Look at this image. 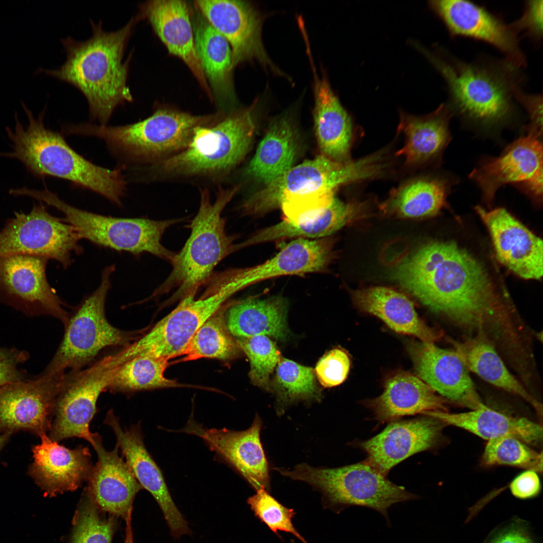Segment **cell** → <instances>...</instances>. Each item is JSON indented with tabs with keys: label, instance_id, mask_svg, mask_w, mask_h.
<instances>
[{
	"label": "cell",
	"instance_id": "1",
	"mask_svg": "<svg viewBox=\"0 0 543 543\" xmlns=\"http://www.w3.org/2000/svg\"><path fill=\"white\" fill-rule=\"evenodd\" d=\"M391 277L433 312L502 354L525 344L530 328L485 266L454 241H432L403 257Z\"/></svg>",
	"mask_w": 543,
	"mask_h": 543
},
{
	"label": "cell",
	"instance_id": "2",
	"mask_svg": "<svg viewBox=\"0 0 543 543\" xmlns=\"http://www.w3.org/2000/svg\"><path fill=\"white\" fill-rule=\"evenodd\" d=\"M139 19L132 18L116 31L103 30L102 22L92 20V35L84 41L70 37L61 39L66 53L64 63L57 69L39 68L42 72L67 82L85 97L90 117L107 125L115 109L133 101L127 85L131 56L125 61V49L133 27Z\"/></svg>",
	"mask_w": 543,
	"mask_h": 543
},
{
	"label": "cell",
	"instance_id": "3",
	"mask_svg": "<svg viewBox=\"0 0 543 543\" xmlns=\"http://www.w3.org/2000/svg\"><path fill=\"white\" fill-rule=\"evenodd\" d=\"M28 125L24 127L15 113L14 130L6 128L13 151L1 156L20 160L34 176H53L89 190L121 206L127 181L122 171L96 165L76 152L59 133L45 127V110L35 119L23 102Z\"/></svg>",
	"mask_w": 543,
	"mask_h": 543
},
{
	"label": "cell",
	"instance_id": "4",
	"mask_svg": "<svg viewBox=\"0 0 543 543\" xmlns=\"http://www.w3.org/2000/svg\"><path fill=\"white\" fill-rule=\"evenodd\" d=\"M219 114L194 115L171 109H159L140 121L121 126L88 123L68 124L66 135L94 137L104 141L117 162V168L126 178L139 169H149L184 149L195 129L212 124Z\"/></svg>",
	"mask_w": 543,
	"mask_h": 543
},
{
	"label": "cell",
	"instance_id": "5",
	"mask_svg": "<svg viewBox=\"0 0 543 543\" xmlns=\"http://www.w3.org/2000/svg\"><path fill=\"white\" fill-rule=\"evenodd\" d=\"M445 79L451 106L466 118L485 126L507 121L521 90L520 68L505 60L468 63L441 58L419 48Z\"/></svg>",
	"mask_w": 543,
	"mask_h": 543
},
{
	"label": "cell",
	"instance_id": "6",
	"mask_svg": "<svg viewBox=\"0 0 543 543\" xmlns=\"http://www.w3.org/2000/svg\"><path fill=\"white\" fill-rule=\"evenodd\" d=\"M237 190V187L220 188L214 202L207 190L201 191L200 206L190 225V235L175 254L170 262L171 271L155 294L176 288L178 296L195 295L216 266L235 250L234 237L226 233L222 215Z\"/></svg>",
	"mask_w": 543,
	"mask_h": 543
},
{
	"label": "cell",
	"instance_id": "7",
	"mask_svg": "<svg viewBox=\"0 0 543 543\" xmlns=\"http://www.w3.org/2000/svg\"><path fill=\"white\" fill-rule=\"evenodd\" d=\"M254 105L197 127L188 145L149 170L181 176L225 175L247 153L255 130Z\"/></svg>",
	"mask_w": 543,
	"mask_h": 543
},
{
	"label": "cell",
	"instance_id": "8",
	"mask_svg": "<svg viewBox=\"0 0 543 543\" xmlns=\"http://www.w3.org/2000/svg\"><path fill=\"white\" fill-rule=\"evenodd\" d=\"M283 476L310 484L323 495L326 508L339 513L351 506L372 508L388 520L393 504L418 498L390 481L368 462L332 469L312 467L306 464L293 470L276 468Z\"/></svg>",
	"mask_w": 543,
	"mask_h": 543
},
{
	"label": "cell",
	"instance_id": "9",
	"mask_svg": "<svg viewBox=\"0 0 543 543\" xmlns=\"http://www.w3.org/2000/svg\"><path fill=\"white\" fill-rule=\"evenodd\" d=\"M115 269L114 265L106 267L98 288L69 315L61 342L42 375L65 372L68 369L82 370L94 363L104 349L124 347L139 337L137 332L120 329L107 318L105 304L111 286L110 277Z\"/></svg>",
	"mask_w": 543,
	"mask_h": 543
},
{
	"label": "cell",
	"instance_id": "10",
	"mask_svg": "<svg viewBox=\"0 0 543 543\" xmlns=\"http://www.w3.org/2000/svg\"><path fill=\"white\" fill-rule=\"evenodd\" d=\"M25 194L61 211L64 220L75 228L81 239L136 255L148 252L170 262L175 255L162 245L161 238L168 227L179 221L177 219L154 220L99 215L71 206L47 188L41 191L28 189Z\"/></svg>",
	"mask_w": 543,
	"mask_h": 543
},
{
	"label": "cell",
	"instance_id": "11",
	"mask_svg": "<svg viewBox=\"0 0 543 543\" xmlns=\"http://www.w3.org/2000/svg\"><path fill=\"white\" fill-rule=\"evenodd\" d=\"M382 164L375 154L356 161L339 162L321 155L293 166L281 176L249 197L242 209L250 215H261L280 208L287 201L379 177Z\"/></svg>",
	"mask_w": 543,
	"mask_h": 543
},
{
	"label": "cell",
	"instance_id": "12",
	"mask_svg": "<svg viewBox=\"0 0 543 543\" xmlns=\"http://www.w3.org/2000/svg\"><path fill=\"white\" fill-rule=\"evenodd\" d=\"M212 286L204 297L198 299L194 295L185 297L147 332L113 354L116 364L119 365L139 356L169 359L181 355L198 329L235 294L231 284L224 280Z\"/></svg>",
	"mask_w": 543,
	"mask_h": 543
},
{
	"label": "cell",
	"instance_id": "13",
	"mask_svg": "<svg viewBox=\"0 0 543 543\" xmlns=\"http://www.w3.org/2000/svg\"><path fill=\"white\" fill-rule=\"evenodd\" d=\"M75 228L50 214L42 202L27 214L16 212L0 231V256L27 254L59 262L64 268L72 261L73 253L82 249Z\"/></svg>",
	"mask_w": 543,
	"mask_h": 543
},
{
	"label": "cell",
	"instance_id": "14",
	"mask_svg": "<svg viewBox=\"0 0 543 543\" xmlns=\"http://www.w3.org/2000/svg\"><path fill=\"white\" fill-rule=\"evenodd\" d=\"M115 368L108 355L84 370L67 373L54 406L49 430L52 440L78 437L93 445L89 424L97 412L98 399L108 390Z\"/></svg>",
	"mask_w": 543,
	"mask_h": 543
},
{
	"label": "cell",
	"instance_id": "15",
	"mask_svg": "<svg viewBox=\"0 0 543 543\" xmlns=\"http://www.w3.org/2000/svg\"><path fill=\"white\" fill-rule=\"evenodd\" d=\"M540 135L528 132L496 157L486 159L470 174L489 204L502 186L515 185L537 201L542 196V145Z\"/></svg>",
	"mask_w": 543,
	"mask_h": 543
},
{
	"label": "cell",
	"instance_id": "16",
	"mask_svg": "<svg viewBox=\"0 0 543 543\" xmlns=\"http://www.w3.org/2000/svg\"><path fill=\"white\" fill-rule=\"evenodd\" d=\"M48 260L27 254L0 256V302L28 315H50L65 326L70 314L48 282Z\"/></svg>",
	"mask_w": 543,
	"mask_h": 543
},
{
	"label": "cell",
	"instance_id": "17",
	"mask_svg": "<svg viewBox=\"0 0 543 543\" xmlns=\"http://www.w3.org/2000/svg\"><path fill=\"white\" fill-rule=\"evenodd\" d=\"M67 373L42 375L0 387V432L29 430L39 436L51 426L55 402Z\"/></svg>",
	"mask_w": 543,
	"mask_h": 543
},
{
	"label": "cell",
	"instance_id": "18",
	"mask_svg": "<svg viewBox=\"0 0 543 543\" xmlns=\"http://www.w3.org/2000/svg\"><path fill=\"white\" fill-rule=\"evenodd\" d=\"M195 5L208 23L229 43L232 70L240 63L256 60L264 67L283 75L268 55L262 40V18L243 1L201 0Z\"/></svg>",
	"mask_w": 543,
	"mask_h": 543
},
{
	"label": "cell",
	"instance_id": "19",
	"mask_svg": "<svg viewBox=\"0 0 543 543\" xmlns=\"http://www.w3.org/2000/svg\"><path fill=\"white\" fill-rule=\"evenodd\" d=\"M261 424L256 414L245 430L208 428L191 415L186 426L178 431L201 438L218 458L234 468L256 491H268V465L260 440Z\"/></svg>",
	"mask_w": 543,
	"mask_h": 543
},
{
	"label": "cell",
	"instance_id": "20",
	"mask_svg": "<svg viewBox=\"0 0 543 543\" xmlns=\"http://www.w3.org/2000/svg\"><path fill=\"white\" fill-rule=\"evenodd\" d=\"M451 36L469 37L485 42L502 52L506 61L519 68L526 65L518 34L510 24L486 8L468 1L429 2Z\"/></svg>",
	"mask_w": 543,
	"mask_h": 543
},
{
	"label": "cell",
	"instance_id": "21",
	"mask_svg": "<svg viewBox=\"0 0 543 543\" xmlns=\"http://www.w3.org/2000/svg\"><path fill=\"white\" fill-rule=\"evenodd\" d=\"M104 422L114 432L116 444L139 483L159 505L172 536L176 538L190 534L188 523L173 501L161 471L145 447L140 422L123 428L112 409Z\"/></svg>",
	"mask_w": 543,
	"mask_h": 543
},
{
	"label": "cell",
	"instance_id": "22",
	"mask_svg": "<svg viewBox=\"0 0 543 543\" xmlns=\"http://www.w3.org/2000/svg\"><path fill=\"white\" fill-rule=\"evenodd\" d=\"M408 351L418 376L441 396L471 410L484 405L469 370L454 349L414 341L408 345Z\"/></svg>",
	"mask_w": 543,
	"mask_h": 543
},
{
	"label": "cell",
	"instance_id": "23",
	"mask_svg": "<svg viewBox=\"0 0 543 543\" xmlns=\"http://www.w3.org/2000/svg\"><path fill=\"white\" fill-rule=\"evenodd\" d=\"M490 234L499 261L518 276H542V241L503 208H475Z\"/></svg>",
	"mask_w": 543,
	"mask_h": 543
},
{
	"label": "cell",
	"instance_id": "24",
	"mask_svg": "<svg viewBox=\"0 0 543 543\" xmlns=\"http://www.w3.org/2000/svg\"><path fill=\"white\" fill-rule=\"evenodd\" d=\"M445 425L427 415L393 422L378 434L361 442L359 446L367 455V462L386 476L410 456L434 447Z\"/></svg>",
	"mask_w": 543,
	"mask_h": 543
},
{
	"label": "cell",
	"instance_id": "25",
	"mask_svg": "<svg viewBox=\"0 0 543 543\" xmlns=\"http://www.w3.org/2000/svg\"><path fill=\"white\" fill-rule=\"evenodd\" d=\"M40 437L41 443L33 447L30 475L50 497L77 489L87 481L93 467L89 448L81 445L67 448L46 433Z\"/></svg>",
	"mask_w": 543,
	"mask_h": 543
},
{
	"label": "cell",
	"instance_id": "26",
	"mask_svg": "<svg viewBox=\"0 0 543 543\" xmlns=\"http://www.w3.org/2000/svg\"><path fill=\"white\" fill-rule=\"evenodd\" d=\"M93 440L92 446L98 461L92 469L85 489L99 509L125 518L132 508L136 495L143 488L128 464L119 455L117 444L108 451L98 433H94Z\"/></svg>",
	"mask_w": 543,
	"mask_h": 543
},
{
	"label": "cell",
	"instance_id": "27",
	"mask_svg": "<svg viewBox=\"0 0 543 543\" xmlns=\"http://www.w3.org/2000/svg\"><path fill=\"white\" fill-rule=\"evenodd\" d=\"M139 18L147 19L168 52L189 68L202 88L212 94L197 51L189 7L179 0H156L141 6Z\"/></svg>",
	"mask_w": 543,
	"mask_h": 543
},
{
	"label": "cell",
	"instance_id": "28",
	"mask_svg": "<svg viewBox=\"0 0 543 543\" xmlns=\"http://www.w3.org/2000/svg\"><path fill=\"white\" fill-rule=\"evenodd\" d=\"M306 52L313 74V113L318 145L324 156L339 162H348L353 138L350 117L327 77L317 73L311 49Z\"/></svg>",
	"mask_w": 543,
	"mask_h": 543
},
{
	"label": "cell",
	"instance_id": "29",
	"mask_svg": "<svg viewBox=\"0 0 543 543\" xmlns=\"http://www.w3.org/2000/svg\"><path fill=\"white\" fill-rule=\"evenodd\" d=\"M370 205L367 200L345 202L335 197L329 206L313 216L296 221L284 219L259 230L236 245V249L291 238L328 237L344 226L366 217L370 211Z\"/></svg>",
	"mask_w": 543,
	"mask_h": 543
},
{
	"label": "cell",
	"instance_id": "30",
	"mask_svg": "<svg viewBox=\"0 0 543 543\" xmlns=\"http://www.w3.org/2000/svg\"><path fill=\"white\" fill-rule=\"evenodd\" d=\"M446 399L426 383L407 372L387 380L383 393L367 402L375 418L381 422L427 411H447Z\"/></svg>",
	"mask_w": 543,
	"mask_h": 543
},
{
	"label": "cell",
	"instance_id": "31",
	"mask_svg": "<svg viewBox=\"0 0 543 543\" xmlns=\"http://www.w3.org/2000/svg\"><path fill=\"white\" fill-rule=\"evenodd\" d=\"M351 296L360 310L378 317L397 333L432 343L442 336L441 331L422 320L412 301L402 293L386 287H373L354 291Z\"/></svg>",
	"mask_w": 543,
	"mask_h": 543
},
{
	"label": "cell",
	"instance_id": "32",
	"mask_svg": "<svg viewBox=\"0 0 543 543\" xmlns=\"http://www.w3.org/2000/svg\"><path fill=\"white\" fill-rule=\"evenodd\" d=\"M451 116V109L444 104L422 116L401 113L397 129L403 135L404 143L396 154L409 166L422 165L438 158L450 140Z\"/></svg>",
	"mask_w": 543,
	"mask_h": 543
},
{
	"label": "cell",
	"instance_id": "33",
	"mask_svg": "<svg viewBox=\"0 0 543 543\" xmlns=\"http://www.w3.org/2000/svg\"><path fill=\"white\" fill-rule=\"evenodd\" d=\"M434 417L446 425L461 428L483 438L503 436L515 437L526 443L536 444L541 440L542 428L538 424L524 417H513L488 407H481L462 413L427 411L423 413Z\"/></svg>",
	"mask_w": 543,
	"mask_h": 543
},
{
	"label": "cell",
	"instance_id": "34",
	"mask_svg": "<svg viewBox=\"0 0 543 543\" xmlns=\"http://www.w3.org/2000/svg\"><path fill=\"white\" fill-rule=\"evenodd\" d=\"M466 367L490 384L515 395L529 403L541 414V404L507 368L493 344L485 336H467L463 340H451Z\"/></svg>",
	"mask_w": 543,
	"mask_h": 543
},
{
	"label": "cell",
	"instance_id": "35",
	"mask_svg": "<svg viewBox=\"0 0 543 543\" xmlns=\"http://www.w3.org/2000/svg\"><path fill=\"white\" fill-rule=\"evenodd\" d=\"M287 311L288 303L281 297L249 299L231 306L225 322L231 334L240 339L265 335L283 340L288 335Z\"/></svg>",
	"mask_w": 543,
	"mask_h": 543
},
{
	"label": "cell",
	"instance_id": "36",
	"mask_svg": "<svg viewBox=\"0 0 543 543\" xmlns=\"http://www.w3.org/2000/svg\"><path fill=\"white\" fill-rule=\"evenodd\" d=\"M297 151V143L290 121L286 117H279L270 124L246 173L269 184L293 167Z\"/></svg>",
	"mask_w": 543,
	"mask_h": 543
},
{
	"label": "cell",
	"instance_id": "37",
	"mask_svg": "<svg viewBox=\"0 0 543 543\" xmlns=\"http://www.w3.org/2000/svg\"><path fill=\"white\" fill-rule=\"evenodd\" d=\"M449 189L447 181L441 177L412 178L393 189L380 209L386 214L401 217L432 216L445 206Z\"/></svg>",
	"mask_w": 543,
	"mask_h": 543
},
{
	"label": "cell",
	"instance_id": "38",
	"mask_svg": "<svg viewBox=\"0 0 543 543\" xmlns=\"http://www.w3.org/2000/svg\"><path fill=\"white\" fill-rule=\"evenodd\" d=\"M195 45L206 78L221 98H233L232 51L227 40L204 18L194 27Z\"/></svg>",
	"mask_w": 543,
	"mask_h": 543
},
{
	"label": "cell",
	"instance_id": "39",
	"mask_svg": "<svg viewBox=\"0 0 543 543\" xmlns=\"http://www.w3.org/2000/svg\"><path fill=\"white\" fill-rule=\"evenodd\" d=\"M169 359L162 357L139 356L117 366L108 390L129 394L137 391L177 387L173 380L164 376Z\"/></svg>",
	"mask_w": 543,
	"mask_h": 543
},
{
	"label": "cell",
	"instance_id": "40",
	"mask_svg": "<svg viewBox=\"0 0 543 543\" xmlns=\"http://www.w3.org/2000/svg\"><path fill=\"white\" fill-rule=\"evenodd\" d=\"M239 347L227 327L223 313L218 311L194 334L181 355L182 361L201 358L228 359L237 354Z\"/></svg>",
	"mask_w": 543,
	"mask_h": 543
},
{
	"label": "cell",
	"instance_id": "41",
	"mask_svg": "<svg viewBox=\"0 0 543 543\" xmlns=\"http://www.w3.org/2000/svg\"><path fill=\"white\" fill-rule=\"evenodd\" d=\"M314 370L294 361L280 358L276 370L274 391L281 403L321 398Z\"/></svg>",
	"mask_w": 543,
	"mask_h": 543
},
{
	"label": "cell",
	"instance_id": "42",
	"mask_svg": "<svg viewBox=\"0 0 543 543\" xmlns=\"http://www.w3.org/2000/svg\"><path fill=\"white\" fill-rule=\"evenodd\" d=\"M486 466L506 465L531 470L542 471V454L526 445L520 439L512 436H503L488 440L482 458Z\"/></svg>",
	"mask_w": 543,
	"mask_h": 543
},
{
	"label": "cell",
	"instance_id": "43",
	"mask_svg": "<svg viewBox=\"0 0 543 543\" xmlns=\"http://www.w3.org/2000/svg\"><path fill=\"white\" fill-rule=\"evenodd\" d=\"M86 489L73 520L71 543H111L115 529L112 518L101 516Z\"/></svg>",
	"mask_w": 543,
	"mask_h": 543
},
{
	"label": "cell",
	"instance_id": "44",
	"mask_svg": "<svg viewBox=\"0 0 543 543\" xmlns=\"http://www.w3.org/2000/svg\"><path fill=\"white\" fill-rule=\"evenodd\" d=\"M237 342L249 359L251 382L255 386L269 390L270 376L281 358L276 345L265 335L241 338Z\"/></svg>",
	"mask_w": 543,
	"mask_h": 543
},
{
	"label": "cell",
	"instance_id": "45",
	"mask_svg": "<svg viewBox=\"0 0 543 543\" xmlns=\"http://www.w3.org/2000/svg\"><path fill=\"white\" fill-rule=\"evenodd\" d=\"M247 503L254 515L276 534L282 531L290 533L303 543H307L295 529L292 518L295 513L278 502L265 489L256 491V493L247 499Z\"/></svg>",
	"mask_w": 543,
	"mask_h": 543
},
{
	"label": "cell",
	"instance_id": "46",
	"mask_svg": "<svg viewBox=\"0 0 543 543\" xmlns=\"http://www.w3.org/2000/svg\"><path fill=\"white\" fill-rule=\"evenodd\" d=\"M350 367L348 353L337 347L327 352L318 360L314 372L323 387L331 388L339 385L345 381Z\"/></svg>",
	"mask_w": 543,
	"mask_h": 543
},
{
	"label": "cell",
	"instance_id": "47",
	"mask_svg": "<svg viewBox=\"0 0 543 543\" xmlns=\"http://www.w3.org/2000/svg\"><path fill=\"white\" fill-rule=\"evenodd\" d=\"M542 0L526 2L523 12L521 17L510 24L518 34L524 33L532 40L539 42L542 36Z\"/></svg>",
	"mask_w": 543,
	"mask_h": 543
},
{
	"label": "cell",
	"instance_id": "48",
	"mask_svg": "<svg viewBox=\"0 0 543 543\" xmlns=\"http://www.w3.org/2000/svg\"><path fill=\"white\" fill-rule=\"evenodd\" d=\"M483 543H535L527 523L513 519L493 530Z\"/></svg>",
	"mask_w": 543,
	"mask_h": 543
},
{
	"label": "cell",
	"instance_id": "49",
	"mask_svg": "<svg viewBox=\"0 0 543 543\" xmlns=\"http://www.w3.org/2000/svg\"><path fill=\"white\" fill-rule=\"evenodd\" d=\"M28 358L24 350L0 347V387L9 383L24 380V374L18 368Z\"/></svg>",
	"mask_w": 543,
	"mask_h": 543
},
{
	"label": "cell",
	"instance_id": "50",
	"mask_svg": "<svg viewBox=\"0 0 543 543\" xmlns=\"http://www.w3.org/2000/svg\"><path fill=\"white\" fill-rule=\"evenodd\" d=\"M509 488L512 494L519 499H526L535 497L541 488L537 472L531 470L522 472L511 481Z\"/></svg>",
	"mask_w": 543,
	"mask_h": 543
},
{
	"label": "cell",
	"instance_id": "51",
	"mask_svg": "<svg viewBox=\"0 0 543 543\" xmlns=\"http://www.w3.org/2000/svg\"><path fill=\"white\" fill-rule=\"evenodd\" d=\"M516 100L526 110L530 118L528 131L542 134V100L539 95H529L519 90L516 95Z\"/></svg>",
	"mask_w": 543,
	"mask_h": 543
},
{
	"label": "cell",
	"instance_id": "52",
	"mask_svg": "<svg viewBox=\"0 0 543 543\" xmlns=\"http://www.w3.org/2000/svg\"><path fill=\"white\" fill-rule=\"evenodd\" d=\"M131 513H129L125 517L126 535L125 543H134L131 524Z\"/></svg>",
	"mask_w": 543,
	"mask_h": 543
},
{
	"label": "cell",
	"instance_id": "53",
	"mask_svg": "<svg viewBox=\"0 0 543 543\" xmlns=\"http://www.w3.org/2000/svg\"><path fill=\"white\" fill-rule=\"evenodd\" d=\"M8 436H9L8 435H6V434H0V450H1V448H2V447L3 446V445H4V443H5V442H6L7 439L8 438Z\"/></svg>",
	"mask_w": 543,
	"mask_h": 543
},
{
	"label": "cell",
	"instance_id": "54",
	"mask_svg": "<svg viewBox=\"0 0 543 543\" xmlns=\"http://www.w3.org/2000/svg\"><path fill=\"white\" fill-rule=\"evenodd\" d=\"M292 543H296L294 541H292Z\"/></svg>",
	"mask_w": 543,
	"mask_h": 543
}]
</instances>
